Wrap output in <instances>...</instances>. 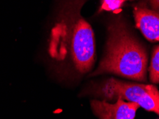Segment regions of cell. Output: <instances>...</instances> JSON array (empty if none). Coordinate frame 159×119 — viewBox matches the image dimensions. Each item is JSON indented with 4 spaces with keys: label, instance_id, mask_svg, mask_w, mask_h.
I'll return each mask as SVG.
<instances>
[{
    "label": "cell",
    "instance_id": "obj_1",
    "mask_svg": "<svg viewBox=\"0 0 159 119\" xmlns=\"http://www.w3.org/2000/svg\"><path fill=\"white\" fill-rule=\"evenodd\" d=\"M87 0H61L51 29L48 52L61 81L75 82L93 71L96 61L95 35L81 15Z\"/></svg>",
    "mask_w": 159,
    "mask_h": 119
},
{
    "label": "cell",
    "instance_id": "obj_2",
    "mask_svg": "<svg viewBox=\"0 0 159 119\" xmlns=\"http://www.w3.org/2000/svg\"><path fill=\"white\" fill-rule=\"evenodd\" d=\"M148 51L122 15H117L107 26L103 55L96 69L88 77L114 74L139 82H146Z\"/></svg>",
    "mask_w": 159,
    "mask_h": 119
},
{
    "label": "cell",
    "instance_id": "obj_3",
    "mask_svg": "<svg viewBox=\"0 0 159 119\" xmlns=\"http://www.w3.org/2000/svg\"><path fill=\"white\" fill-rule=\"evenodd\" d=\"M80 96H88L109 103H114L118 99L125 100L136 103L146 111L159 116V91L153 83L129 82L112 77L91 81Z\"/></svg>",
    "mask_w": 159,
    "mask_h": 119
},
{
    "label": "cell",
    "instance_id": "obj_4",
    "mask_svg": "<svg viewBox=\"0 0 159 119\" xmlns=\"http://www.w3.org/2000/svg\"><path fill=\"white\" fill-rule=\"evenodd\" d=\"M135 27L151 42L159 41V0H138L133 5Z\"/></svg>",
    "mask_w": 159,
    "mask_h": 119
},
{
    "label": "cell",
    "instance_id": "obj_5",
    "mask_svg": "<svg viewBox=\"0 0 159 119\" xmlns=\"http://www.w3.org/2000/svg\"><path fill=\"white\" fill-rule=\"evenodd\" d=\"M91 109L98 119H135L140 106L136 103L118 99L109 103L97 99L90 101Z\"/></svg>",
    "mask_w": 159,
    "mask_h": 119
},
{
    "label": "cell",
    "instance_id": "obj_6",
    "mask_svg": "<svg viewBox=\"0 0 159 119\" xmlns=\"http://www.w3.org/2000/svg\"><path fill=\"white\" fill-rule=\"evenodd\" d=\"M149 80L153 83H159V44L155 46L151 53L148 68Z\"/></svg>",
    "mask_w": 159,
    "mask_h": 119
},
{
    "label": "cell",
    "instance_id": "obj_7",
    "mask_svg": "<svg viewBox=\"0 0 159 119\" xmlns=\"http://www.w3.org/2000/svg\"><path fill=\"white\" fill-rule=\"evenodd\" d=\"M133 2L138 0H101L99 11H116L123 5L126 2Z\"/></svg>",
    "mask_w": 159,
    "mask_h": 119
}]
</instances>
